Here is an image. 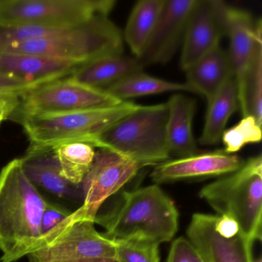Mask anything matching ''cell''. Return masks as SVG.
Returning a JSON list of instances; mask_svg holds the SVG:
<instances>
[{"label":"cell","mask_w":262,"mask_h":262,"mask_svg":"<svg viewBox=\"0 0 262 262\" xmlns=\"http://www.w3.org/2000/svg\"><path fill=\"white\" fill-rule=\"evenodd\" d=\"M141 72H144L142 62L137 58L122 53L107 55L90 61L68 77L85 86L105 92L125 78Z\"/></svg>","instance_id":"17"},{"label":"cell","mask_w":262,"mask_h":262,"mask_svg":"<svg viewBox=\"0 0 262 262\" xmlns=\"http://www.w3.org/2000/svg\"><path fill=\"white\" fill-rule=\"evenodd\" d=\"M119 100L127 101L131 98L161 94L168 92H188L192 93L191 88L185 82H169L148 76L144 72L135 73L122 79L106 90Z\"/></svg>","instance_id":"24"},{"label":"cell","mask_w":262,"mask_h":262,"mask_svg":"<svg viewBox=\"0 0 262 262\" xmlns=\"http://www.w3.org/2000/svg\"><path fill=\"white\" fill-rule=\"evenodd\" d=\"M122 102L106 92L90 88L67 77L25 92L16 113L18 117L74 113L115 106Z\"/></svg>","instance_id":"9"},{"label":"cell","mask_w":262,"mask_h":262,"mask_svg":"<svg viewBox=\"0 0 262 262\" xmlns=\"http://www.w3.org/2000/svg\"><path fill=\"white\" fill-rule=\"evenodd\" d=\"M256 262H261V261H260V260H257V261H256Z\"/></svg>","instance_id":"31"},{"label":"cell","mask_w":262,"mask_h":262,"mask_svg":"<svg viewBox=\"0 0 262 262\" xmlns=\"http://www.w3.org/2000/svg\"><path fill=\"white\" fill-rule=\"evenodd\" d=\"M30 262H115L116 244L95 228L93 221L73 214L42 235L28 255Z\"/></svg>","instance_id":"6"},{"label":"cell","mask_w":262,"mask_h":262,"mask_svg":"<svg viewBox=\"0 0 262 262\" xmlns=\"http://www.w3.org/2000/svg\"><path fill=\"white\" fill-rule=\"evenodd\" d=\"M94 223L111 240L140 239L159 245L177 232L179 212L171 198L158 185L122 191L108 206H101Z\"/></svg>","instance_id":"1"},{"label":"cell","mask_w":262,"mask_h":262,"mask_svg":"<svg viewBox=\"0 0 262 262\" xmlns=\"http://www.w3.org/2000/svg\"><path fill=\"white\" fill-rule=\"evenodd\" d=\"M33 90L31 87L26 85L24 82H19L16 79H12L0 73V91L13 90V91L27 92Z\"/></svg>","instance_id":"30"},{"label":"cell","mask_w":262,"mask_h":262,"mask_svg":"<svg viewBox=\"0 0 262 262\" xmlns=\"http://www.w3.org/2000/svg\"><path fill=\"white\" fill-rule=\"evenodd\" d=\"M167 104V142L170 159H182L197 154V144L192 133L195 101L189 96L176 93L169 98Z\"/></svg>","instance_id":"18"},{"label":"cell","mask_w":262,"mask_h":262,"mask_svg":"<svg viewBox=\"0 0 262 262\" xmlns=\"http://www.w3.org/2000/svg\"><path fill=\"white\" fill-rule=\"evenodd\" d=\"M62 177L74 185H81L94 160L95 147L79 141L62 142L53 147Z\"/></svg>","instance_id":"23"},{"label":"cell","mask_w":262,"mask_h":262,"mask_svg":"<svg viewBox=\"0 0 262 262\" xmlns=\"http://www.w3.org/2000/svg\"><path fill=\"white\" fill-rule=\"evenodd\" d=\"M84 64L60 58L0 53V73L32 89L68 77Z\"/></svg>","instance_id":"16"},{"label":"cell","mask_w":262,"mask_h":262,"mask_svg":"<svg viewBox=\"0 0 262 262\" xmlns=\"http://www.w3.org/2000/svg\"><path fill=\"white\" fill-rule=\"evenodd\" d=\"M237 106V82L235 76L232 74L208 102L205 125L199 139V143L202 145H214L219 143L228 119Z\"/></svg>","instance_id":"20"},{"label":"cell","mask_w":262,"mask_h":262,"mask_svg":"<svg viewBox=\"0 0 262 262\" xmlns=\"http://www.w3.org/2000/svg\"><path fill=\"white\" fill-rule=\"evenodd\" d=\"M142 165L106 148H99L90 171L81 184L83 202L75 213L94 222L98 211L139 172ZM95 224V223H94Z\"/></svg>","instance_id":"10"},{"label":"cell","mask_w":262,"mask_h":262,"mask_svg":"<svg viewBox=\"0 0 262 262\" xmlns=\"http://www.w3.org/2000/svg\"><path fill=\"white\" fill-rule=\"evenodd\" d=\"M24 93L13 90L0 91V125L17 111L20 105L21 96Z\"/></svg>","instance_id":"29"},{"label":"cell","mask_w":262,"mask_h":262,"mask_svg":"<svg viewBox=\"0 0 262 262\" xmlns=\"http://www.w3.org/2000/svg\"><path fill=\"white\" fill-rule=\"evenodd\" d=\"M238 105L242 116H251L262 124V43L256 47L252 59L237 82Z\"/></svg>","instance_id":"22"},{"label":"cell","mask_w":262,"mask_h":262,"mask_svg":"<svg viewBox=\"0 0 262 262\" xmlns=\"http://www.w3.org/2000/svg\"><path fill=\"white\" fill-rule=\"evenodd\" d=\"M168 118L167 102L141 105L102 133L98 138L96 148L116 151L143 167L169 160Z\"/></svg>","instance_id":"4"},{"label":"cell","mask_w":262,"mask_h":262,"mask_svg":"<svg viewBox=\"0 0 262 262\" xmlns=\"http://www.w3.org/2000/svg\"><path fill=\"white\" fill-rule=\"evenodd\" d=\"M119 262H159V245L140 239L114 241Z\"/></svg>","instance_id":"26"},{"label":"cell","mask_w":262,"mask_h":262,"mask_svg":"<svg viewBox=\"0 0 262 262\" xmlns=\"http://www.w3.org/2000/svg\"><path fill=\"white\" fill-rule=\"evenodd\" d=\"M196 0H165L152 33L139 60L142 65L169 62L182 45Z\"/></svg>","instance_id":"11"},{"label":"cell","mask_w":262,"mask_h":262,"mask_svg":"<svg viewBox=\"0 0 262 262\" xmlns=\"http://www.w3.org/2000/svg\"><path fill=\"white\" fill-rule=\"evenodd\" d=\"M73 211L59 204L47 202V206L42 214L41 221L42 236L54 229L56 226L62 223L65 219L70 217Z\"/></svg>","instance_id":"28"},{"label":"cell","mask_w":262,"mask_h":262,"mask_svg":"<svg viewBox=\"0 0 262 262\" xmlns=\"http://www.w3.org/2000/svg\"><path fill=\"white\" fill-rule=\"evenodd\" d=\"M114 0H0V27H74L108 16Z\"/></svg>","instance_id":"7"},{"label":"cell","mask_w":262,"mask_h":262,"mask_svg":"<svg viewBox=\"0 0 262 262\" xmlns=\"http://www.w3.org/2000/svg\"><path fill=\"white\" fill-rule=\"evenodd\" d=\"M20 159L24 173L41 194L50 195L56 201V204L67 208V205L73 204L82 206L81 185H73L62 177L53 148L30 147Z\"/></svg>","instance_id":"12"},{"label":"cell","mask_w":262,"mask_h":262,"mask_svg":"<svg viewBox=\"0 0 262 262\" xmlns=\"http://www.w3.org/2000/svg\"><path fill=\"white\" fill-rule=\"evenodd\" d=\"M222 18L225 36L229 39L228 53L238 82L246 71L256 47L262 43L261 20L256 21L251 13L216 0Z\"/></svg>","instance_id":"14"},{"label":"cell","mask_w":262,"mask_h":262,"mask_svg":"<svg viewBox=\"0 0 262 262\" xmlns=\"http://www.w3.org/2000/svg\"><path fill=\"white\" fill-rule=\"evenodd\" d=\"M115 262H119V261H117V260H116V261H115Z\"/></svg>","instance_id":"32"},{"label":"cell","mask_w":262,"mask_h":262,"mask_svg":"<svg viewBox=\"0 0 262 262\" xmlns=\"http://www.w3.org/2000/svg\"><path fill=\"white\" fill-rule=\"evenodd\" d=\"M164 4L165 0H141L130 13L122 35L138 59L143 53Z\"/></svg>","instance_id":"21"},{"label":"cell","mask_w":262,"mask_h":262,"mask_svg":"<svg viewBox=\"0 0 262 262\" xmlns=\"http://www.w3.org/2000/svg\"><path fill=\"white\" fill-rule=\"evenodd\" d=\"M47 202L26 176L20 159L0 171V262H15L28 255L42 237Z\"/></svg>","instance_id":"2"},{"label":"cell","mask_w":262,"mask_h":262,"mask_svg":"<svg viewBox=\"0 0 262 262\" xmlns=\"http://www.w3.org/2000/svg\"><path fill=\"white\" fill-rule=\"evenodd\" d=\"M244 162L237 155L228 154L225 151L197 153L158 164L151 178L158 185L185 179L226 176L238 169Z\"/></svg>","instance_id":"15"},{"label":"cell","mask_w":262,"mask_h":262,"mask_svg":"<svg viewBox=\"0 0 262 262\" xmlns=\"http://www.w3.org/2000/svg\"><path fill=\"white\" fill-rule=\"evenodd\" d=\"M167 262H204L188 238L178 237L172 242Z\"/></svg>","instance_id":"27"},{"label":"cell","mask_w":262,"mask_h":262,"mask_svg":"<svg viewBox=\"0 0 262 262\" xmlns=\"http://www.w3.org/2000/svg\"><path fill=\"white\" fill-rule=\"evenodd\" d=\"M125 101L115 106L74 113L25 115L18 117L32 148H53L62 142L79 141L96 148L98 138L118 121L140 108Z\"/></svg>","instance_id":"5"},{"label":"cell","mask_w":262,"mask_h":262,"mask_svg":"<svg viewBox=\"0 0 262 262\" xmlns=\"http://www.w3.org/2000/svg\"><path fill=\"white\" fill-rule=\"evenodd\" d=\"M187 235L204 262H254V242L235 221L226 216L196 213Z\"/></svg>","instance_id":"8"},{"label":"cell","mask_w":262,"mask_h":262,"mask_svg":"<svg viewBox=\"0 0 262 262\" xmlns=\"http://www.w3.org/2000/svg\"><path fill=\"white\" fill-rule=\"evenodd\" d=\"M261 125L251 116L242 118L232 128L225 130L222 139L228 154H234L248 144L259 143L261 141Z\"/></svg>","instance_id":"25"},{"label":"cell","mask_w":262,"mask_h":262,"mask_svg":"<svg viewBox=\"0 0 262 262\" xmlns=\"http://www.w3.org/2000/svg\"><path fill=\"white\" fill-rule=\"evenodd\" d=\"M186 82L192 93L209 102L230 76L234 74L228 50L221 46L201 58L185 70Z\"/></svg>","instance_id":"19"},{"label":"cell","mask_w":262,"mask_h":262,"mask_svg":"<svg viewBox=\"0 0 262 262\" xmlns=\"http://www.w3.org/2000/svg\"><path fill=\"white\" fill-rule=\"evenodd\" d=\"M225 36L216 0H196L187 24L180 66L183 71L220 46Z\"/></svg>","instance_id":"13"},{"label":"cell","mask_w":262,"mask_h":262,"mask_svg":"<svg viewBox=\"0 0 262 262\" xmlns=\"http://www.w3.org/2000/svg\"><path fill=\"white\" fill-rule=\"evenodd\" d=\"M199 195L219 215L235 221L251 242L261 240V155L244 162L234 172L205 185Z\"/></svg>","instance_id":"3"}]
</instances>
